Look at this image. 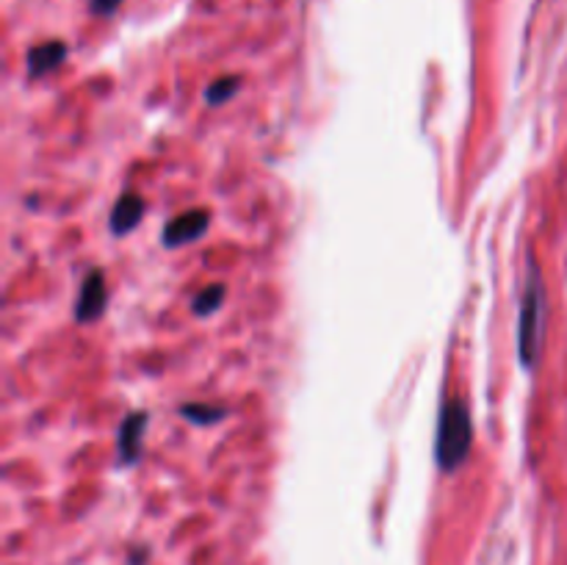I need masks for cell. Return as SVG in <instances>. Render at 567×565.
<instances>
[{"mask_svg":"<svg viewBox=\"0 0 567 565\" xmlns=\"http://www.w3.org/2000/svg\"><path fill=\"white\" fill-rule=\"evenodd\" d=\"M142 216L144 199L136 192H125L116 199L114 208H111V230H114V236H125V233H131L142 222Z\"/></svg>","mask_w":567,"mask_h":565,"instance_id":"52a82bcc","label":"cell"},{"mask_svg":"<svg viewBox=\"0 0 567 565\" xmlns=\"http://www.w3.org/2000/svg\"><path fill=\"white\" fill-rule=\"evenodd\" d=\"M105 302H109V288H105V277L100 269H92L86 277H83L81 297H78L75 305V319L78 321H94L103 316Z\"/></svg>","mask_w":567,"mask_h":565,"instance_id":"3957f363","label":"cell"},{"mask_svg":"<svg viewBox=\"0 0 567 565\" xmlns=\"http://www.w3.org/2000/svg\"><path fill=\"white\" fill-rule=\"evenodd\" d=\"M188 421H197V424H214V421L225 419V410L221 408H208V404H183L181 410Z\"/></svg>","mask_w":567,"mask_h":565,"instance_id":"30bf717a","label":"cell"},{"mask_svg":"<svg viewBox=\"0 0 567 565\" xmlns=\"http://www.w3.org/2000/svg\"><path fill=\"white\" fill-rule=\"evenodd\" d=\"M238 89H241V78H238V75L219 78V81H214L208 86V92H205V100H208L210 105H221V103H227L230 97H236Z\"/></svg>","mask_w":567,"mask_h":565,"instance_id":"ba28073f","label":"cell"},{"mask_svg":"<svg viewBox=\"0 0 567 565\" xmlns=\"http://www.w3.org/2000/svg\"><path fill=\"white\" fill-rule=\"evenodd\" d=\"M221 299H225V286L221 282H214V286L203 288V291L194 297V314L197 316H210L219 310Z\"/></svg>","mask_w":567,"mask_h":565,"instance_id":"9c48e42d","label":"cell"},{"mask_svg":"<svg viewBox=\"0 0 567 565\" xmlns=\"http://www.w3.org/2000/svg\"><path fill=\"white\" fill-rule=\"evenodd\" d=\"M66 59V44L59 39H50V42L37 44V48L28 50V75L39 78L48 75V72L59 70Z\"/></svg>","mask_w":567,"mask_h":565,"instance_id":"8992f818","label":"cell"},{"mask_svg":"<svg viewBox=\"0 0 567 565\" xmlns=\"http://www.w3.org/2000/svg\"><path fill=\"white\" fill-rule=\"evenodd\" d=\"M144 430H147V413H131L125 419V424L120 427V441H116V449H120V463H136L138 454H142V438Z\"/></svg>","mask_w":567,"mask_h":565,"instance_id":"5b68a950","label":"cell"},{"mask_svg":"<svg viewBox=\"0 0 567 565\" xmlns=\"http://www.w3.org/2000/svg\"><path fill=\"white\" fill-rule=\"evenodd\" d=\"M543 338H546V288H543L540 269L535 260H529V277H526L524 299H520L518 319V355L524 369H535L543 352Z\"/></svg>","mask_w":567,"mask_h":565,"instance_id":"6da1fadb","label":"cell"},{"mask_svg":"<svg viewBox=\"0 0 567 565\" xmlns=\"http://www.w3.org/2000/svg\"><path fill=\"white\" fill-rule=\"evenodd\" d=\"M471 438H474V424H471L468 404L460 397L446 399L441 408V421H437V441L435 460L443 471H457L471 452Z\"/></svg>","mask_w":567,"mask_h":565,"instance_id":"7a4b0ae2","label":"cell"},{"mask_svg":"<svg viewBox=\"0 0 567 565\" xmlns=\"http://www.w3.org/2000/svg\"><path fill=\"white\" fill-rule=\"evenodd\" d=\"M122 0H89V6H92V11L97 17H105V14H114L116 6H120Z\"/></svg>","mask_w":567,"mask_h":565,"instance_id":"8fae6325","label":"cell"},{"mask_svg":"<svg viewBox=\"0 0 567 565\" xmlns=\"http://www.w3.org/2000/svg\"><path fill=\"white\" fill-rule=\"evenodd\" d=\"M210 225V214L205 208H192L186 214L175 216L169 225L164 227V244L166 247H183V244L194 242L203 236Z\"/></svg>","mask_w":567,"mask_h":565,"instance_id":"277c9868","label":"cell"}]
</instances>
